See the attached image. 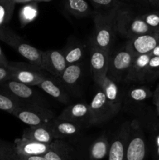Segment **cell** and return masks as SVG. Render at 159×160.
I'll use <instances>...</instances> for the list:
<instances>
[{
    "label": "cell",
    "instance_id": "39",
    "mask_svg": "<svg viewBox=\"0 0 159 160\" xmlns=\"http://www.w3.org/2000/svg\"><path fill=\"white\" fill-rule=\"evenodd\" d=\"M147 1L155 7L159 8V0H147Z\"/></svg>",
    "mask_w": 159,
    "mask_h": 160
},
{
    "label": "cell",
    "instance_id": "10",
    "mask_svg": "<svg viewBox=\"0 0 159 160\" xmlns=\"http://www.w3.org/2000/svg\"><path fill=\"white\" fill-rule=\"evenodd\" d=\"M57 118L76 123L82 128L93 125L89 104L86 103H76L66 106Z\"/></svg>",
    "mask_w": 159,
    "mask_h": 160
},
{
    "label": "cell",
    "instance_id": "25",
    "mask_svg": "<svg viewBox=\"0 0 159 160\" xmlns=\"http://www.w3.org/2000/svg\"><path fill=\"white\" fill-rule=\"evenodd\" d=\"M63 53L67 65L80 63L84 56V46L81 44H71Z\"/></svg>",
    "mask_w": 159,
    "mask_h": 160
},
{
    "label": "cell",
    "instance_id": "41",
    "mask_svg": "<svg viewBox=\"0 0 159 160\" xmlns=\"http://www.w3.org/2000/svg\"><path fill=\"white\" fill-rule=\"evenodd\" d=\"M38 1H41V0H38ZM43 1H48V0H43Z\"/></svg>",
    "mask_w": 159,
    "mask_h": 160
},
{
    "label": "cell",
    "instance_id": "19",
    "mask_svg": "<svg viewBox=\"0 0 159 160\" xmlns=\"http://www.w3.org/2000/svg\"><path fill=\"white\" fill-rule=\"evenodd\" d=\"M98 88L105 95L106 98L117 108L120 109L122 106L121 95L118 86L113 81L108 78L104 77L96 82Z\"/></svg>",
    "mask_w": 159,
    "mask_h": 160
},
{
    "label": "cell",
    "instance_id": "31",
    "mask_svg": "<svg viewBox=\"0 0 159 160\" xmlns=\"http://www.w3.org/2000/svg\"><path fill=\"white\" fill-rule=\"evenodd\" d=\"M14 156L12 143L0 142V160H14Z\"/></svg>",
    "mask_w": 159,
    "mask_h": 160
},
{
    "label": "cell",
    "instance_id": "5",
    "mask_svg": "<svg viewBox=\"0 0 159 160\" xmlns=\"http://www.w3.org/2000/svg\"><path fill=\"white\" fill-rule=\"evenodd\" d=\"M7 69L10 80L31 87L38 86L48 77L43 73V70L29 62H9Z\"/></svg>",
    "mask_w": 159,
    "mask_h": 160
},
{
    "label": "cell",
    "instance_id": "2",
    "mask_svg": "<svg viewBox=\"0 0 159 160\" xmlns=\"http://www.w3.org/2000/svg\"><path fill=\"white\" fill-rule=\"evenodd\" d=\"M115 32L122 38L129 39L139 35L156 32L147 25L140 16H136L129 9L120 8L115 19Z\"/></svg>",
    "mask_w": 159,
    "mask_h": 160
},
{
    "label": "cell",
    "instance_id": "15",
    "mask_svg": "<svg viewBox=\"0 0 159 160\" xmlns=\"http://www.w3.org/2000/svg\"><path fill=\"white\" fill-rule=\"evenodd\" d=\"M15 155L17 156H43L49 151L50 144L40 143L34 141L21 138L12 143Z\"/></svg>",
    "mask_w": 159,
    "mask_h": 160
},
{
    "label": "cell",
    "instance_id": "30",
    "mask_svg": "<svg viewBox=\"0 0 159 160\" xmlns=\"http://www.w3.org/2000/svg\"><path fill=\"white\" fill-rule=\"evenodd\" d=\"M140 17L149 28L156 32H159V12H147Z\"/></svg>",
    "mask_w": 159,
    "mask_h": 160
},
{
    "label": "cell",
    "instance_id": "11",
    "mask_svg": "<svg viewBox=\"0 0 159 160\" xmlns=\"http://www.w3.org/2000/svg\"><path fill=\"white\" fill-rule=\"evenodd\" d=\"M159 45V32L145 34L127 41L126 47L135 56L150 54Z\"/></svg>",
    "mask_w": 159,
    "mask_h": 160
},
{
    "label": "cell",
    "instance_id": "27",
    "mask_svg": "<svg viewBox=\"0 0 159 160\" xmlns=\"http://www.w3.org/2000/svg\"><path fill=\"white\" fill-rule=\"evenodd\" d=\"M21 104L16 98L0 89V109L12 114L19 106Z\"/></svg>",
    "mask_w": 159,
    "mask_h": 160
},
{
    "label": "cell",
    "instance_id": "20",
    "mask_svg": "<svg viewBox=\"0 0 159 160\" xmlns=\"http://www.w3.org/2000/svg\"><path fill=\"white\" fill-rule=\"evenodd\" d=\"M22 138L45 144H51L55 140L48 123L39 126L30 127L23 131Z\"/></svg>",
    "mask_w": 159,
    "mask_h": 160
},
{
    "label": "cell",
    "instance_id": "1",
    "mask_svg": "<svg viewBox=\"0 0 159 160\" xmlns=\"http://www.w3.org/2000/svg\"><path fill=\"white\" fill-rule=\"evenodd\" d=\"M121 6H115L105 13L97 12L94 14V32L92 39V46L110 51L115 32V19Z\"/></svg>",
    "mask_w": 159,
    "mask_h": 160
},
{
    "label": "cell",
    "instance_id": "34",
    "mask_svg": "<svg viewBox=\"0 0 159 160\" xmlns=\"http://www.w3.org/2000/svg\"><path fill=\"white\" fill-rule=\"evenodd\" d=\"M10 80V75L9 71L7 67H0V84L4 81Z\"/></svg>",
    "mask_w": 159,
    "mask_h": 160
},
{
    "label": "cell",
    "instance_id": "4",
    "mask_svg": "<svg viewBox=\"0 0 159 160\" xmlns=\"http://www.w3.org/2000/svg\"><path fill=\"white\" fill-rule=\"evenodd\" d=\"M12 115L30 127L47 124L55 118V114L45 106L21 103Z\"/></svg>",
    "mask_w": 159,
    "mask_h": 160
},
{
    "label": "cell",
    "instance_id": "14",
    "mask_svg": "<svg viewBox=\"0 0 159 160\" xmlns=\"http://www.w3.org/2000/svg\"><path fill=\"white\" fill-rule=\"evenodd\" d=\"M41 59L44 70L59 79L67 65L63 52L50 49L41 51Z\"/></svg>",
    "mask_w": 159,
    "mask_h": 160
},
{
    "label": "cell",
    "instance_id": "9",
    "mask_svg": "<svg viewBox=\"0 0 159 160\" xmlns=\"http://www.w3.org/2000/svg\"><path fill=\"white\" fill-rule=\"evenodd\" d=\"M146 155L144 135L137 121L130 123V132L125 160H143Z\"/></svg>",
    "mask_w": 159,
    "mask_h": 160
},
{
    "label": "cell",
    "instance_id": "37",
    "mask_svg": "<svg viewBox=\"0 0 159 160\" xmlns=\"http://www.w3.org/2000/svg\"><path fill=\"white\" fill-rule=\"evenodd\" d=\"M9 61L6 59V56H5L4 52H3L1 46H0V67H7L9 65Z\"/></svg>",
    "mask_w": 159,
    "mask_h": 160
},
{
    "label": "cell",
    "instance_id": "16",
    "mask_svg": "<svg viewBox=\"0 0 159 160\" xmlns=\"http://www.w3.org/2000/svg\"><path fill=\"white\" fill-rule=\"evenodd\" d=\"M48 125L55 140L74 137L80 132L83 128L76 123L60 120L57 117L51 120Z\"/></svg>",
    "mask_w": 159,
    "mask_h": 160
},
{
    "label": "cell",
    "instance_id": "21",
    "mask_svg": "<svg viewBox=\"0 0 159 160\" xmlns=\"http://www.w3.org/2000/svg\"><path fill=\"white\" fill-rule=\"evenodd\" d=\"M83 74L82 63L68 65L64 70L59 80L62 85L68 88H73L79 83Z\"/></svg>",
    "mask_w": 159,
    "mask_h": 160
},
{
    "label": "cell",
    "instance_id": "18",
    "mask_svg": "<svg viewBox=\"0 0 159 160\" xmlns=\"http://www.w3.org/2000/svg\"><path fill=\"white\" fill-rule=\"evenodd\" d=\"M73 149L70 145L62 140H55L50 144L49 151L44 157L46 160H72Z\"/></svg>",
    "mask_w": 159,
    "mask_h": 160
},
{
    "label": "cell",
    "instance_id": "12",
    "mask_svg": "<svg viewBox=\"0 0 159 160\" xmlns=\"http://www.w3.org/2000/svg\"><path fill=\"white\" fill-rule=\"evenodd\" d=\"M110 51L101 49L97 47L90 46V64L93 79L95 83L107 76L108 69Z\"/></svg>",
    "mask_w": 159,
    "mask_h": 160
},
{
    "label": "cell",
    "instance_id": "35",
    "mask_svg": "<svg viewBox=\"0 0 159 160\" xmlns=\"http://www.w3.org/2000/svg\"><path fill=\"white\" fill-rule=\"evenodd\" d=\"M14 160H46L43 156H17L15 155Z\"/></svg>",
    "mask_w": 159,
    "mask_h": 160
},
{
    "label": "cell",
    "instance_id": "32",
    "mask_svg": "<svg viewBox=\"0 0 159 160\" xmlns=\"http://www.w3.org/2000/svg\"><path fill=\"white\" fill-rule=\"evenodd\" d=\"M36 16V10L32 8L31 6H26V7L23 8L21 11V14H20V17H21V20L23 23L25 22L31 21L32 19H34Z\"/></svg>",
    "mask_w": 159,
    "mask_h": 160
},
{
    "label": "cell",
    "instance_id": "24",
    "mask_svg": "<svg viewBox=\"0 0 159 160\" xmlns=\"http://www.w3.org/2000/svg\"><path fill=\"white\" fill-rule=\"evenodd\" d=\"M65 9L77 18L85 17L91 13V9L86 0H64Z\"/></svg>",
    "mask_w": 159,
    "mask_h": 160
},
{
    "label": "cell",
    "instance_id": "7",
    "mask_svg": "<svg viewBox=\"0 0 159 160\" xmlns=\"http://www.w3.org/2000/svg\"><path fill=\"white\" fill-rule=\"evenodd\" d=\"M89 107L91 112L93 125L101 124L108 121L120 110L106 98L105 95L99 88L94 95Z\"/></svg>",
    "mask_w": 159,
    "mask_h": 160
},
{
    "label": "cell",
    "instance_id": "36",
    "mask_svg": "<svg viewBox=\"0 0 159 160\" xmlns=\"http://www.w3.org/2000/svg\"><path fill=\"white\" fill-rule=\"evenodd\" d=\"M154 103L156 106V110H157V115L159 116V84L156 88L154 93Z\"/></svg>",
    "mask_w": 159,
    "mask_h": 160
},
{
    "label": "cell",
    "instance_id": "23",
    "mask_svg": "<svg viewBox=\"0 0 159 160\" xmlns=\"http://www.w3.org/2000/svg\"><path fill=\"white\" fill-rule=\"evenodd\" d=\"M109 145L108 139L105 134L100 136L91 144L89 150L90 158L91 160H101L108 154Z\"/></svg>",
    "mask_w": 159,
    "mask_h": 160
},
{
    "label": "cell",
    "instance_id": "3",
    "mask_svg": "<svg viewBox=\"0 0 159 160\" xmlns=\"http://www.w3.org/2000/svg\"><path fill=\"white\" fill-rule=\"evenodd\" d=\"M0 40L15 49L28 62L44 70L41 51L26 43L21 37L16 34L9 27L0 28Z\"/></svg>",
    "mask_w": 159,
    "mask_h": 160
},
{
    "label": "cell",
    "instance_id": "38",
    "mask_svg": "<svg viewBox=\"0 0 159 160\" xmlns=\"http://www.w3.org/2000/svg\"><path fill=\"white\" fill-rule=\"evenodd\" d=\"M151 56H159V45L150 53Z\"/></svg>",
    "mask_w": 159,
    "mask_h": 160
},
{
    "label": "cell",
    "instance_id": "29",
    "mask_svg": "<svg viewBox=\"0 0 159 160\" xmlns=\"http://www.w3.org/2000/svg\"><path fill=\"white\" fill-rule=\"evenodd\" d=\"M159 78V56H151L147 70L145 81H153Z\"/></svg>",
    "mask_w": 159,
    "mask_h": 160
},
{
    "label": "cell",
    "instance_id": "28",
    "mask_svg": "<svg viewBox=\"0 0 159 160\" xmlns=\"http://www.w3.org/2000/svg\"><path fill=\"white\" fill-rule=\"evenodd\" d=\"M152 95V92L148 88L145 86L134 87L128 92V98L130 101L134 102H141L145 101Z\"/></svg>",
    "mask_w": 159,
    "mask_h": 160
},
{
    "label": "cell",
    "instance_id": "40",
    "mask_svg": "<svg viewBox=\"0 0 159 160\" xmlns=\"http://www.w3.org/2000/svg\"><path fill=\"white\" fill-rule=\"evenodd\" d=\"M15 2H29L31 0H13Z\"/></svg>",
    "mask_w": 159,
    "mask_h": 160
},
{
    "label": "cell",
    "instance_id": "26",
    "mask_svg": "<svg viewBox=\"0 0 159 160\" xmlns=\"http://www.w3.org/2000/svg\"><path fill=\"white\" fill-rule=\"evenodd\" d=\"M15 2L13 0H0V28L6 26L12 17Z\"/></svg>",
    "mask_w": 159,
    "mask_h": 160
},
{
    "label": "cell",
    "instance_id": "17",
    "mask_svg": "<svg viewBox=\"0 0 159 160\" xmlns=\"http://www.w3.org/2000/svg\"><path fill=\"white\" fill-rule=\"evenodd\" d=\"M151 57V56L150 54L135 56L125 80L126 81L136 83L145 82L148 62Z\"/></svg>",
    "mask_w": 159,
    "mask_h": 160
},
{
    "label": "cell",
    "instance_id": "22",
    "mask_svg": "<svg viewBox=\"0 0 159 160\" xmlns=\"http://www.w3.org/2000/svg\"><path fill=\"white\" fill-rule=\"evenodd\" d=\"M37 87L40 88L59 102L66 104L69 102V97L63 88L61 87L55 81L48 77H47Z\"/></svg>",
    "mask_w": 159,
    "mask_h": 160
},
{
    "label": "cell",
    "instance_id": "6",
    "mask_svg": "<svg viewBox=\"0 0 159 160\" xmlns=\"http://www.w3.org/2000/svg\"><path fill=\"white\" fill-rule=\"evenodd\" d=\"M135 56L125 45L124 48L110 56L107 77L114 82H118L126 78Z\"/></svg>",
    "mask_w": 159,
    "mask_h": 160
},
{
    "label": "cell",
    "instance_id": "13",
    "mask_svg": "<svg viewBox=\"0 0 159 160\" xmlns=\"http://www.w3.org/2000/svg\"><path fill=\"white\" fill-rule=\"evenodd\" d=\"M129 132L130 123L125 122L112 139L108 154V160H125Z\"/></svg>",
    "mask_w": 159,
    "mask_h": 160
},
{
    "label": "cell",
    "instance_id": "8",
    "mask_svg": "<svg viewBox=\"0 0 159 160\" xmlns=\"http://www.w3.org/2000/svg\"><path fill=\"white\" fill-rule=\"evenodd\" d=\"M0 89L25 104H36L44 106L43 101L31 86L8 80L0 84Z\"/></svg>",
    "mask_w": 159,
    "mask_h": 160
},
{
    "label": "cell",
    "instance_id": "33",
    "mask_svg": "<svg viewBox=\"0 0 159 160\" xmlns=\"http://www.w3.org/2000/svg\"><path fill=\"white\" fill-rule=\"evenodd\" d=\"M90 1L98 6H104V7L113 8L117 6H122L121 3H119L116 0H90Z\"/></svg>",
    "mask_w": 159,
    "mask_h": 160
}]
</instances>
